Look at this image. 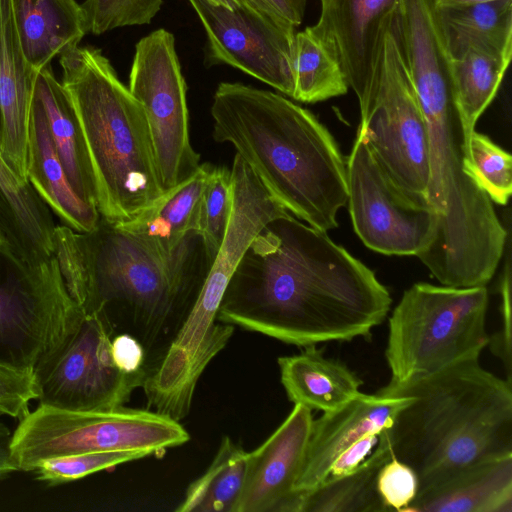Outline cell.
Listing matches in <instances>:
<instances>
[{
  "label": "cell",
  "instance_id": "obj_1",
  "mask_svg": "<svg viewBox=\"0 0 512 512\" xmlns=\"http://www.w3.org/2000/svg\"><path fill=\"white\" fill-rule=\"evenodd\" d=\"M392 299L374 272L290 213L270 221L237 264L219 322L305 347L368 337Z\"/></svg>",
  "mask_w": 512,
  "mask_h": 512
},
{
  "label": "cell",
  "instance_id": "obj_2",
  "mask_svg": "<svg viewBox=\"0 0 512 512\" xmlns=\"http://www.w3.org/2000/svg\"><path fill=\"white\" fill-rule=\"evenodd\" d=\"M211 116L214 139L231 144L288 212L324 232L338 226L348 199L346 165L314 114L280 94L222 82Z\"/></svg>",
  "mask_w": 512,
  "mask_h": 512
},
{
  "label": "cell",
  "instance_id": "obj_3",
  "mask_svg": "<svg viewBox=\"0 0 512 512\" xmlns=\"http://www.w3.org/2000/svg\"><path fill=\"white\" fill-rule=\"evenodd\" d=\"M375 393L411 398L382 432L419 486L452 469L512 455V384L484 369L479 358L390 380Z\"/></svg>",
  "mask_w": 512,
  "mask_h": 512
},
{
  "label": "cell",
  "instance_id": "obj_4",
  "mask_svg": "<svg viewBox=\"0 0 512 512\" xmlns=\"http://www.w3.org/2000/svg\"><path fill=\"white\" fill-rule=\"evenodd\" d=\"M82 244L88 273L84 312L103 310L114 329L121 326L135 337L145 349L146 369L185 321L215 256L196 231L164 251L102 219L82 234Z\"/></svg>",
  "mask_w": 512,
  "mask_h": 512
},
{
  "label": "cell",
  "instance_id": "obj_5",
  "mask_svg": "<svg viewBox=\"0 0 512 512\" xmlns=\"http://www.w3.org/2000/svg\"><path fill=\"white\" fill-rule=\"evenodd\" d=\"M59 64L91 161L97 210L108 223L126 222L163 193L143 108L99 49L77 46Z\"/></svg>",
  "mask_w": 512,
  "mask_h": 512
},
{
  "label": "cell",
  "instance_id": "obj_6",
  "mask_svg": "<svg viewBox=\"0 0 512 512\" xmlns=\"http://www.w3.org/2000/svg\"><path fill=\"white\" fill-rule=\"evenodd\" d=\"M486 286L419 282L406 289L389 318L385 358L396 382L479 358L488 345Z\"/></svg>",
  "mask_w": 512,
  "mask_h": 512
},
{
  "label": "cell",
  "instance_id": "obj_7",
  "mask_svg": "<svg viewBox=\"0 0 512 512\" xmlns=\"http://www.w3.org/2000/svg\"><path fill=\"white\" fill-rule=\"evenodd\" d=\"M189 439L179 421L151 409L68 410L39 403L18 421L11 447L18 470L33 472L52 458L115 450L157 455Z\"/></svg>",
  "mask_w": 512,
  "mask_h": 512
},
{
  "label": "cell",
  "instance_id": "obj_8",
  "mask_svg": "<svg viewBox=\"0 0 512 512\" xmlns=\"http://www.w3.org/2000/svg\"><path fill=\"white\" fill-rule=\"evenodd\" d=\"M357 99L361 115L358 131L376 157L400 187L427 197L430 170L426 120L394 19L382 35L371 82Z\"/></svg>",
  "mask_w": 512,
  "mask_h": 512
},
{
  "label": "cell",
  "instance_id": "obj_9",
  "mask_svg": "<svg viewBox=\"0 0 512 512\" xmlns=\"http://www.w3.org/2000/svg\"><path fill=\"white\" fill-rule=\"evenodd\" d=\"M128 89L143 108L164 192L200 166L190 142L187 89L171 32L158 29L137 42Z\"/></svg>",
  "mask_w": 512,
  "mask_h": 512
},
{
  "label": "cell",
  "instance_id": "obj_10",
  "mask_svg": "<svg viewBox=\"0 0 512 512\" xmlns=\"http://www.w3.org/2000/svg\"><path fill=\"white\" fill-rule=\"evenodd\" d=\"M354 230L373 251L419 257L431 244L438 216L428 198L404 190L357 131L346 164Z\"/></svg>",
  "mask_w": 512,
  "mask_h": 512
},
{
  "label": "cell",
  "instance_id": "obj_11",
  "mask_svg": "<svg viewBox=\"0 0 512 512\" xmlns=\"http://www.w3.org/2000/svg\"><path fill=\"white\" fill-rule=\"evenodd\" d=\"M113 335L103 310L85 312L77 329L35 368L39 403L68 410L124 406L145 374H126L115 365Z\"/></svg>",
  "mask_w": 512,
  "mask_h": 512
},
{
  "label": "cell",
  "instance_id": "obj_12",
  "mask_svg": "<svg viewBox=\"0 0 512 512\" xmlns=\"http://www.w3.org/2000/svg\"><path fill=\"white\" fill-rule=\"evenodd\" d=\"M85 312L70 296L55 255L0 280V362L35 368L77 329Z\"/></svg>",
  "mask_w": 512,
  "mask_h": 512
},
{
  "label": "cell",
  "instance_id": "obj_13",
  "mask_svg": "<svg viewBox=\"0 0 512 512\" xmlns=\"http://www.w3.org/2000/svg\"><path fill=\"white\" fill-rule=\"evenodd\" d=\"M208 38L210 57L233 66L292 98L295 28L239 2L234 9L188 0Z\"/></svg>",
  "mask_w": 512,
  "mask_h": 512
},
{
  "label": "cell",
  "instance_id": "obj_14",
  "mask_svg": "<svg viewBox=\"0 0 512 512\" xmlns=\"http://www.w3.org/2000/svg\"><path fill=\"white\" fill-rule=\"evenodd\" d=\"M313 422L312 410L294 408L280 426L248 453L246 477L235 512H299L294 486L301 472Z\"/></svg>",
  "mask_w": 512,
  "mask_h": 512
},
{
  "label": "cell",
  "instance_id": "obj_15",
  "mask_svg": "<svg viewBox=\"0 0 512 512\" xmlns=\"http://www.w3.org/2000/svg\"><path fill=\"white\" fill-rule=\"evenodd\" d=\"M400 0H320L317 23L308 27L339 62L359 97L369 86L382 35Z\"/></svg>",
  "mask_w": 512,
  "mask_h": 512
},
{
  "label": "cell",
  "instance_id": "obj_16",
  "mask_svg": "<svg viewBox=\"0 0 512 512\" xmlns=\"http://www.w3.org/2000/svg\"><path fill=\"white\" fill-rule=\"evenodd\" d=\"M411 398L359 392L341 407L313 420L295 493H306L327 477L337 457L368 434H380Z\"/></svg>",
  "mask_w": 512,
  "mask_h": 512
},
{
  "label": "cell",
  "instance_id": "obj_17",
  "mask_svg": "<svg viewBox=\"0 0 512 512\" xmlns=\"http://www.w3.org/2000/svg\"><path fill=\"white\" fill-rule=\"evenodd\" d=\"M404 512H512V455L452 469L419 486Z\"/></svg>",
  "mask_w": 512,
  "mask_h": 512
},
{
  "label": "cell",
  "instance_id": "obj_18",
  "mask_svg": "<svg viewBox=\"0 0 512 512\" xmlns=\"http://www.w3.org/2000/svg\"><path fill=\"white\" fill-rule=\"evenodd\" d=\"M55 228L50 208L0 154V231L6 241L2 255L19 270L41 266L54 256Z\"/></svg>",
  "mask_w": 512,
  "mask_h": 512
},
{
  "label": "cell",
  "instance_id": "obj_19",
  "mask_svg": "<svg viewBox=\"0 0 512 512\" xmlns=\"http://www.w3.org/2000/svg\"><path fill=\"white\" fill-rule=\"evenodd\" d=\"M36 74L21 51L11 0H0V154L26 181L30 109Z\"/></svg>",
  "mask_w": 512,
  "mask_h": 512
},
{
  "label": "cell",
  "instance_id": "obj_20",
  "mask_svg": "<svg viewBox=\"0 0 512 512\" xmlns=\"http://www.w3.org/2000/svg\"><path fill=\"white\" fill-rule=\"evenodd\" d=\"M26 178L65 226L82 234L98 227L101 216L73 189L51 140L43 109L33 94Z\"/></svg>",
  "mask_w": 512,
  "mask_h": 512
},
{
  "label": "cell",
  "instance_id": "obj_21",
  "mask_svg": "<svg viewBox=\"0 0 512 512\" xmlns=\"http://www.w3.org/2000/svg\"><path fill=\"white\" fill-rule=\"evenodd\" d=\"M11 10L21 51L35 73L79 46L88 33L84 10L76 0H11Z\"/></svg>",
  "mask_w": 512,
  "mask_h": 512
},
{
  "label": "cell",
  "instance_id": "obj_22",
  "mask_svg": "<svg viewBox=\"0 0 512 512\" xmlns=\"http://www.w3.org/2000/svg\"><path fill=\"white\" fill-rule=\"evenodd\" d=\"M33 96L43 109L51 140L73 189L97 208L96 184L82 130L69 95L51 65L36 74Z\"/></svg>",
  "mask_w": 512,
  "mask_h": 512
},
{
  "label": "cell",
  "instance_id": "obj_23",
  "mask_svg": "<svg viewBox=\"0 0 512 512\" xmlns=\"http://www.w3.org/2000/svg\"><path fill=\"white\" fill-rule=\"evenodd\" d=\"M277 362L281 383L294 404L330 412L360 392L361 379L342 362L326 358L316 345L279 357Z\"/></svg>",
  "mask_w": 512,
  "mask_h": 512
},
{
  "label": "cell",
  "instance_id": "obj_24",
  "mask_svg": "<svg viewBox=\"0 0 512 512\" xmlns=\"http://www.w3.org/2000/svg\"><path fill=\"white\" fill-rule=\"evenodd\" d=\"M212 165L200 164L188 178L164 191L135 217L114 224L164 251L176 248L198 227L202 193Z\"/></svg>",
  "mask_w": 512,
  "mask_h": 512
},
{
  "label": "cell",
  "instance_id": "obj_25",
  "mask_svg": "<svg viewBox=\"0 0 512 512\" xmlns=\"http://www.w3.org/2000/svg\"><path fill=\"white\" fill-rule=\"evenodd\" d=\"M450 59L470 49L512 56V0L436 9Z\"/></svg>",
  "mask_w": 512,
  "mask_h": 512
},
{
  "label": "cell",
  "instance_id": "obj_26",
  "mask_svg": "<svg viewBox=\"0 0 512 512\" xmlns=\"http://www.w3.org/2000/svg\"><path fill=\"white\" fill-rule=\"evenodd\" d=\"M391 458L389 443L381 431L375 449L358 468L300 493V512L388 511L378 494L376 481L380 468Z\"/></svg>",
  "mask_w": 512,
  "mask_h": 512
},
{
  "label": "cell",
  "instance_id": "obj_27",
  "mask_svg": "<svg viewBox=\"0 0 512 512\" xmlns=\"http://www.w3.org/2000/svg\"><path fill=\"white\" fill-rule=\"evenodd\" d=\"M510 61L511 58L480 49H470L450 59L452 90L466 145L477 120L495 98Z\"/></svg>",
  "mask_w": 512,
  "mask_h": 512
},
{
  "label": "cell",
  "instance_id": "obj_28",
  "mask_svg": "<svg viewBox=\"0 0 512 512\" xmlns=\"http://www.w3.org/2000/svg\"><path fill=\"white\" fill-rule=\"evenodd\" d=\"M248 452L229 436L221 440L207 470L187 488L177 512H235L242 493Z\"/></svg>",
  "mask_w": 512,
  "mask_h": 512
},
{
  "label": "cell",
  "instance_id": "obj_29",
  "mask_svg": "<svg viewBox=\"0 0 512 512\" xmlns=\"http://www.w3.org/2000/svg\"><path fill=\"white\" fill-rule=\"evenodd\" d=\"M292 75V98L303 103L338 97L349 89L339 62L308 27L295 33Z\"/></svg>",
  "mask_w": 512,
  "mask_h": 512
},
{
  "label": "cell",
  "instance_id": "obj_30",
  "mask_svg": "<svg viewBox=\"0 0 512 512\" xmlns=\"http://www.w3.org/2000/svg\"><path fill=\"white\" fill-rule=\"evenodd\" d=\"M464 170L491 201L507 204L512 193V157L475 130L467 143Z\"/></svg>",
  "mask_w": 512,
  "mask_h": 512
},
{
  "label": "cell",
  "instance_id": "obj_31",
  "mask_svg": "<svg viewBox=\"0 0 512 512\" xmlns=\"http://www.w3.org/2000/svg\"><path fill=\"white\" fill-rule=\"evenodd\" d=\"M231 209V170L212 166L202 193L197 232L214 256L224 239Z\"/></svg>",
  "mask_w": 512,
  "mask_h": 512
},
{
  "label": "cell",
  "instance_id": "obj_32",
  "mask_svg": "<svg viewBox=\"0 0 512 512\" xmlns=\"http://www.w3.org/2000/svg\"><path fill=\"white\" fill-rule=\"evenodd\" d=\"M147 456L146 452L134 450L82 453L45 460L33 472L38 480L54 486Z\"/></svg>",
  "mask_w": 512,
  "mask_h": 512
},
{
  "label": "cell",
  "instance_id": "obj_33",
  "mask_svg": "<svg viewBox=\"0 0 512 512\" xmlns=\"http://www.w3.org/2000/svg\"><path fill=\"white\" fill-rule=\"evenodd\" d=\"M163 0H85L88 33L99 35L119 27L151 22Z\"/></svg>",
  "mask_w": 512,
  "mask_h": 512
},
{
  "label": "cell",
  "instance_id": "obj_34",
  "mask_svg": "<svg viewBox=\"0 0 512 512\" xmlns=\"http://www.w3.org/2000/svg\"><path fill=\"white\" fill-rule=\"evenodd\" d=\"M54 255L66 288L73 300L84 310L88 300V273L82 234L65 225H56Z\"/></svg>",
  "mask_w": 512,
  "mask_h": 512
},
{
  "label": "cell",
  "instance_id": "obj_35",
  "mask_svg": "<svg viewBox=\"0 0 512 512\" xmlns=\"http://www.w3.org/2000/svg\"><path fill=\"white\" fill-rule=\"evenodd\" d=\"M39 391L34 370L0 362V415L18 421L25 417Z\"/></svg>",
  "mask_w": 512,
  "mask_h": 512
},
{
  "label": "cell",
  "instance_id": "obj_36",
  "mask_svg": "<svg viewBox=\"0 0 512 512\" xmlns=\"http://www.w3.org/2000/svg\"><path fill=\"white\" fill-rule=\"evenodd\" d=\"M376 487L388 511L404 512L417 495L419 481L410 466L392 456L380 468Z\"/></svg>",
  "mask_w": 512,
  "mask_h": 512
},
{
  "label": "cell",
  "instance_id": "obj_37",
  "mask_svg": "<svg viewBox=\"0 0 512 512\" xmlns=\"http://www.w3.org/2000/svg\"><path fill=\"white\" fill-rule=\"evenodd\" d=\"M501 293V327L493 336H489L488 345L491 351L504 364L507 371V381H511L512 357H511V273L510 264L507 261L505 271L500 283Z\"/></svg>",
  "mask_w": 512,
  "mask_h": 512
},
{
  "label": "cell",
  "instance_id": "obj_38",
  "mask_svg": "<svg viewBox=\"0 0 512 512\" xmlns=\"http://www.w3.org/2000/svg\"><path fill=\"white\" fill-rule=\"evenodd\" d=\"M115 365L126 374H145L147 355L143 345L128 333H117L111 341Z\"/></svg>",
  "mask_w": 512,
  "mask_h": 512
},
{
  "label": "cell",
  "instance_id": "obj_39",
  "mask_svg": "<svg viewBox=\"0 0 512 512\" xmlns=\"http://www.w3.org/2000/svg\"><path fill=\"white\" fill-rule=\"evenodd\" d=\"M274 21L296 28L304 18L307 0H238Z\"/></svg>",
  "mask_w": 512,
  "mask_h": 512
},
{
  "label": "cell",
  "instance_id": "obj_40",
  "mask_svg": "<svg viewBox=\"0 0 512 512\" xmlns=\"http://www.w3.org/2000/svg\"><path fill=\"white\" fill-rule=\"evenodd\" d=\"M378 439L379 434H368L353 443L337 457L325 480L347 475L358 468L373 452Z\"/></svg>",
  "mask_w": 512,
  "mask_h": 512
},
{
  "label": "cell",
  "instance_id": "obj_41",
  "mask_svg": "<svg viewBox=\"0 0 512 512\" xmlns=\"http://www.w3.org/2000/svg\"><path fill=\"white\" fill-rule=\"evenodd\" d=\"M13 432L0 420V479L19 471L12 457Z\"/></svg>",
  "mask_w": 512,
  "mask_h": 512
},
{
  "label": "cell",
  "instance_id": "obj_42",
  "mask_svg": "<svg viewBox=\"0 0 512 512\" xmlns=\"http://www.w3.org/2000/svg\"><path fill=\"white\" fill-rule=\"evenodd\" d=\"M498 0H433L436 9L459 8Z\"/></svg>",
  "mask_w": 512,
  "mask_h": 512
},
{
  "label": "cell",
  "instance_id": "obj_43",
  "mask_svg": "<svg viewBox=\"0 0 512 512\" xmlns=\"http://www.w3.org/2000/svg\"><path fill=\"white\" fill-rule=\"evenodd\" d=\"M209 1L216 5L224 6L228 9H234L239 4L238 0H209Z\"/></svg>",
  "mask_w": 512,
  "mask_h": 512
},
{
  "label": "cell",
  "instance_id": "obj_44",
  "mask_svg": "<svg viewBox=\"0 0 512 512\" xmlns=\"http://www.w3.org/2000/svg\"><path fill=\"white\" fill-rule=\"evenodd\" d=\"M5 245H6L5 238H4L3 234L0 231V254L3 253V251L5 249Z\"/></svg>",
  "mask_w": 512,
  "mask_h": 512
}]
</instances>
